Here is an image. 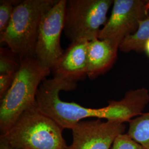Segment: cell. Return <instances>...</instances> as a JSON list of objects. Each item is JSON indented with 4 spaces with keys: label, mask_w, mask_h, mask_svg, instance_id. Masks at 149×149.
I'll return each instance as SVG.
<instances>
[{
    "label": "cell",
    "mask_w": 149,
    "mask_h": 149,
    "mask_svg": "<svg viewBox=\"0 0 149 149\" xmlns=\"http://www.w3.org/2000/svg\"><path fill=\"white\" fill-rule=\"evenodd\" d=\"M0 149H19L12 146L4 140L0 138Z\"/></svg>",
    "instance_id": "17"
},
{
    "label": "cell",
    "mask_w": 149,
    "mask_h": 149,
    "mask_svg": "<svg viewBox=\"0 0 149 149\" xmlns=\"http://www.w3.org/2000/svg\"><path fill=\"white\" fill-rule=\"evenodd\" d=\"M58 0H23L17 6L0 42L21 59L35 58L40 24L45 14Z\"/></svg>",
    "instance_id": "4"
},
{
    "label": "cell",
    "mask_w": 149,
    "mask_h": 149,
    "mask_svg": "<svg viewBox=\"0 0 149 149\" xmlns=\"http://www.w3.org/2000/svg\"><path fill=\"white\" fill-rule=\"evenodd\" d=\"M21 60L8 47L0 48V74H15L19 69Z\"/></svg>",
    "instance_id": "13"
},
{
    "label": "cell",
    "mask_w": 149,
    "mask_h": 149,
    "mask_svg": "<svg viewBox=\"0 0 149 149\" xmlns=\"http://www.w3.org/2000/svg\"><path fill=\"white\" fill-rule=\"evenodd\" d=\"M16 74H0V100L5 97L8 91L10 88Z\"/></svg>",
    "instance_id": "16"
},
{
    "label": "cell",
    "mask_w": 149,
    "mask_h": 149,
    "mask_svg": "<svg viewBox=\"0 0 149 149\" xmlns=\"http://www.w3.org/2000/svg\"><path fill=\"white\" fill-rule=\"evenodd\" d=\"M67 0L58 2L45 14L40 23L35 58L44 68L51 70L64 53L61 36L64 31Z\"/></svg>",
    "instance_id": "6"
},
{
    "label": "cell",
    "mask_w": 149,
    "mask_h": 149,
    "mask_svg": "<svg viewBox=\"0 0 149 149\" xmlns=\"http://www.w3.org/2000/svg\"><path fill=\"white\" fill-rule=\"evenodd\" d=\"M71 130L72 141L68 149H111L116 138L124 133L125 125L97 119L82 120Z\"/></svg>",
    "instance_id": "8"
},
{
    "label": "cell",
    "mask_w": 149,
    "mask_h": 149,
    "mask_svg": "<svg viewBox=\"0 0 149 149\" xmlns=\"http://www.w3.org/2000/svg\"><path fill=\"white\" fill-rule=\"evenodd\" d=\"M50 73L36 58L21 60L10 88L0 101V136L8 133L22 113L37 105L38 90Z\"/></svg>",
    "instance_id": "2"
},
{
    "label": "cell",
    "mask_w": 149,
    "mask_h": 149,
    "mask_svg": "<svg viewBox=\"0 0 149 149\" xmlns=\"http://www.w3.org/2000/svg\"><path fill=\"white\" fill-rule=\"evenodd\" d=\"M149 39V17L140 22L138 31L125 38L120 44L119 49L124 53L144 52L146 42Z\"/></svg>",
    "instance_id": "11"
},
{
    "label": "cell",
    "mask_w": 149,
    "mask_h": 149,
    "mask_svg": "<svg viewBox=\"0 0 149 149\" xmlns=\"http://www.w3.org/2000/svg\"><path fill=\"white\" fill-rule=\"evenodd\" d=\"M111 149H146L132 138L127 133L119 135L114 141Z\"/></svg>",
    "instance_id": "15"
},
{
    "label": "cell",
    "mask_w": 149,
    "mask_h": 149,
    "mask_svg": "<svg viewBox=\"0 0 149 149\" xmlns=\"http://www.w3.org/2000/svg\"><path fill=\"white\" fill-rule=\"evenodd\" d=\"M144 52L149 56V39L146 42L144 48Z\"/></svg>",
    "instance_id": "18"
},
{
    "label": "cell",
    "mask_w": 149,
    "mask_h": 149,
    "mask_svg": "<svg viewBox=\"0 0 149 149\" xmlns=\"http://www.w3.org/2000/svg\"><path fill=\"white\" fill-rule=\"evenodd\" d=\"M128 123V135L145 149H149V112L143 113Z\"/></svg>",
    "instance_id": "12"
},
{
    "label": "cell",
    "mask_w": 149,
    "mask_h": 149,
    "mask_svg": "<svg viewBox=\"0 0 149 149\" xmlns=\"http://www.w3.org/2000/svg\"><path fill=\"white\" fill-rule=\"evenodd\" d=\"M146 9L148 10V11H149V0H148V1H147V3H146Z\"/></svg>",
    "instance_id": "19"
},
{
    "label": "cell",
    "mask_w": 149,
    "mask_h": 149,
    "mask_svg": "<svg viewBox=\"0 0 149 149\" xmlns=\"http://www.w3.org/2000/svg\"><path fill=\"white\" fill-rule=\"evenodd\" d=\"M119 48L109 41L96 39L89 42L87 52V77L95 80L112 68Z\"/></svg>",
    "instance_id": "10"
},
{
    "label": "cell",
    "mask_w": 149,
    "mask_h": 149,
    "mask_svg": "<svg viewBox=\"0 0 149 149\" xmlns=\"http://www.w3.org/2000/svg\"><path fill=\"white\" fill-rule=\"evenodd\" d=\"M114 0H67L64 32L71 43L98 39Z\"/></svg>",
    "instance_id": "5"
},
{
    "label": "cell",
    "mask_w": 149,
    "mask_h": 149,
    "mask_svg": "<svg viewBox=\"0 0 149 149\" xmlns=\"http://www.w3.org/2000/svg\"><path fill=\"white\" fill-rule=\"evenodd\" d=\"M77 87L56 78L46 79L38 90L36 104L38 109L64 129L71 130L86 118H96L124 123L136 116V103L128 95L119 101H108L106 107L100 108L84 107L78 103L60 99V91H72Z\"/></svg>",
    "instance_id": "1"
},
{
    "label": "cell",
    "mask_w": 149,
    "mask_h": 149,
    "mask_svg": "<svg viewBox=\"0 0 149 149\" xmlns=\"http://www.w3.org/2000/svg\"><path fill=\"white\" fill-rule=\"evenodd\" d=\"M63 130L36 105L22 113L8 133L0 138L19 149H68Z\"/></svg>",
    "instance_id": "3"
},
{
    "label": "cell",
    "mask_w": 149,
    "mask_h": 149,
    "mask_svg": "<svg viewBox=\"0 0 149 149\" xmlns=\"http://www.w3.org/2000/svg\"><path fill=\"white\" fill-rule=\"evenodd\" d=\"M148 0H114L112 12L98 39L119 48L123 40L136 33L140 22L149 17Z\"/></svg>",
    "instance_id": "7"
},
{
    "label": "cell",
    "mask_w": 149,
    "mask_h": 149,
    "mask_svg": "<svg viewBox=\"0 0 149 149\" xmlns=\"http://www.w3.org/2000/svg\"><path fill=\"white\" fill-rule=\"evenodd\" d=\"M21 1L18 0L0 1V35L4 33L8 26L14 10Z\"/></svg>",
    "instance_id": "14"
},
{
    "label": "cell",
    "mask_w": 149,
    "mask_h": 149,
    "mask_svg": "<svg viewBox=\"0 0 149 149\" xmlns=\"http://www.w3.org/2000/svg\"><path fill=\"white\" fill-rule=\"evenodd\" d=\"M89 42L71 43L51 69L54 78L77 86V82L87 77V52Z\"/></svg>",
    "instance_id": "9"
}]
</instances>
